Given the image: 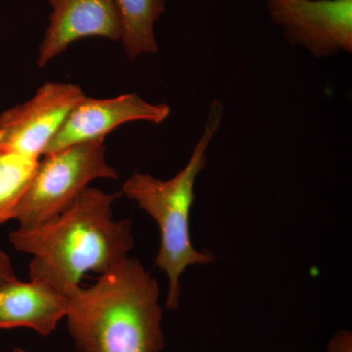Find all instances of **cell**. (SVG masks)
Returning a JSON list of instances; mask_svg holds the SVG:
<instances>
[{"mask_svg":"<svg viewBox=\"0 0 352 352\" xmlns=\"http://www.w3.org/2000/svg\"><path fill=\"white\" fill-rule=\"evenodd\" d=\"M120 196L88 187L56 219L9 234L16 251L32 256L31 280L67 296L87 272L103 274L129 258L134 247L131 220L113 219Z\"/></svg>","mask_w":352,"mask_h":352,"instance_id":"1","label":"cell"},{"mask_svg":"<svg viewBox=\"0 0 352 352\" xmlns=\"http://www.w3.org/2000/svg\"><path fill=\"white\" fill-rule=\"evenodd\" d=\"M157 280L127 258L89 288L67 294L65 318L80 352H161L163 309Z\"/></svg>","mask_w":352,"mask_h":352,"instance_id":"2","label":"cell"},{"mask_svg":"<svg viewBox=\"0 0 352 352\" xmlns=\"http://www.w3.org/2000/svg\"><path fill=\"white\" fill-rule=\"evenodd\" d=\"M223 119L221 102H212L205 131L192 153L188 164L170 180H161L136 171L122 185V194L138 203L159 226L161 244L155 264L166 272L170 282L166 307L179 305L180 277L189 266L207 264L214 259L210 252L193 247L190 234V214L195 201L197 177L207 163L206 153Z\"/></svg>","mask_w":352,"mask_h":352,"instance_id":"3","label":"cell"},{"mask_svg":"<svg viewBox=\"0 0 352 352\" xmlns=\"http://www.w3.org/2000/svg\"><path fill=\"white\" fill-rule=\"evenodd\" d=\"M105 141L82 143L43 155L16 212L20 228L46 223L63 214L97 179H118Z\"/></svg>","mask_w":352,"mask_h":352,"instance_id":"4","label":"cell"},{"mask_svg":"<svg viewBox=\"0 0 352 352\" xmlns=\"http://www.w3.org/2000/svg\"><path fill=\"white\" fill-rule=\"evenodd\" d=\"M85 96L82 88L74 83H44L30 100L0 113V146L41 159Z\"/></svg>","mask_w":352,"mask_h":352,"instance_id":"5","label":"cell"},{"mask_svg":"<svg viewBox=\"0 0 352 352\" xmlns=\"http://www.w3.org/2000/svg\"><path fill=\"white\" fill-rule=\"evenodd\" d=\"M270 19L293 45L316 58L352 52V0H265Z\"/></svg>","mask_w":352,"mask_h":352,"instance_id":"6","label":"cell"},{"mask_svg":"<svg viewBox=\"0 0 352 352\" xmlns=\"http://www.w3.org/2000/svg\"><path fill=\"white\" fill-rule=\"evenodd\" d=\"M171 113L166 104H151L136 94L113 98L85 96L69 113L44 155L82 143L105 141L118 127L132 122L163 124Z\"/></svg>","mask_w":352,"mask_h":352,"instance_id":"7","label":"cell"},{"mask_svg":"<svg viewBox=\"0 0 352 352\" xmlns=\"http://www.w3.org/2000/svg\"><path fill=\"white\" fill-rule=\"evenodd\" d=\"M51 13L36 63L44 68L80 39L120 41L119 15L113 0H48Z\"/></svg>","mask_w":352,"mask_h":352,"instance_id":"8","label":"cell"},{"mask_svg":"<svg viewBox=\"0 0 352 352\" xmlns=\"http://www.w3.org/2000/svg\"><path fill=\"white\" fill-rule=\"evenodd\" d=\"M68 298L54 287L16 279L0 287V329L29 328L43 337L66 317Z\"/></svg>","mask_w":352,"mask_h":352,"instance_id":"9","label":"cell"},{"mask_svg":"<svg viewBox=\"0 0 352 352\" xmlns=\"http://www.w3.org/2000/svg\"><path fill=\"white\" fill-rule=\"evenodd\" d=\"M119 15L120 41L129 60L159 51L155 24L166 12L164 0H113Z\"/></svg>","mask_w":352,"mask_h":352,"instance_id":"10","label":"cell"},{"mask_svg":"<svg viewBox=\"0 0 352 352\" xmlns=\"http://www.w3.org/2000/svg\"><path fill=\"white\" fill-rule=\"evenodd\" d=\"M39 159L0 146V226L15 219Z\"/></svg>","mask_w":352,"mask_h":352,"instance_id":"11","label":"cell"},{"mask_svg":"<svg viewBox=\"0 0 352 352\" xmlns=\"http://www.w3.org/2000/svg\"><path fill=\"white\" fill-rule=\"evenodd\" d=\"M326 352H352V333L349 330L339 331L329 342Z\"/></svg>","mask_w":352,"mask_h":352,"instance_id":"12","label":"cell"},{"mask_svg":"<svg viewBox=\"0 0 352 352\" xmlns=\"http://www.w3.org/2000/svg\"><path fill=\"white\" fill-rule=\"evenodd\" d=\"M18 279L14 271L12 261L6 252L0 250V287Z\"/></svg>","mask_w":352,"mask_h":352,"instance_id":"13","label":"cell"},{"mask_svg":"<svg viewBox=\"0 0 352 352\" xmlns=\"http://www.w3.org/2000/svg\"><path fill=\"white\" fill-rule=\"evenodd\" d=\"M12 352H27L25 351V349H21V347H16V349H14Z\"/></svg>","mask_w":352,"mask_h":352,"instance_id":"14","label":"cell"}]
</instances>
